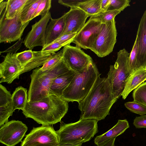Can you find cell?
<instances>
[{"label":"cell","mask_w":146,"mask_h":146,"mask_svg":"<svg viewBox=\"0 0 146 146\" xmlns=\"http://www.w3.org/2000/svg\"><path fill=\"white\" fill-rule=\"evenodd\" d=\"M116 101L107 77L99 75L88 95L78 102L81 112L80 119H104Z\"/></svg>","instance_id":"1"},{"label":"cell","mask_w":146,"mask_h":146,"mask_svg":"<svg viewBox=\"0 0 146 146\" xmlns=\"http://www.w3.org/2000/svg\"><path fill=\"white\" fill-rule=\"evenodd\" d=\"M68 108V102L61 97L50 95L38 101H28L22 113L42 125H49L60 122Z\"/></svg>","instance_id":"2"},{"label":"cell","mask_w":146,"mask_h":146,"mask_svg":"<svg viewBox=\"0 0 146 146\" xmlns=\"http://www.w3.org/2000/svg\"><path fill=\"white\" fill-rule=\"evenodd\" d=\"M38 67L33 70L28 92V101L35 102L50 95V89L54 79L71 70L62 59L49 70L43 71Z\"/></svg>","instance_id":"3"},{"label":"cell","mask_w":146,"mask_h":146,"mask_svg":"<svg viewBox=\"0 0 146 146\" xmlns=\"http://www.w3.org/2000/svg\"><path fill=\"white\" fill-rule=\"evenodd\" d=\"M98 121L86 119L68 123L62 122L59 129L56 131L58 145L82 144L89 141L98 131Z\"/></svg>","instance_id":"4"},{"label":"cell","mask_w":146,"mask_h":146,"mask_svg":"<svg viewBox=\"0 0 146 146\" xmlns=\"http://www.w3.org/2000/svg\"><path fill=\"white\" fill-rule=\"evenodd\" d=\"M100 75L93 61L83 71L77 73L63 92L61 98L67 102H78L88 94Z\"/></svg>","instance_id":"5"},{"label":"cell","mask_w":146,"mask_h":146,"mask_svg":"<svg viewBox=\"0 0 146 146\" xmlns=\"http://www.w3.org/2000/svg\"><path fill=\"white\" fill-rule=\"evenodd\" d=\"M130 53L125 48L117 53V60L114 65H111L107 74L108 79L115 100L121 96L127 80L130 76L129 61Z\"/></svg>","instance_id":"6"},{"label":"cell","mask_w":146,"mask_h":146,"mask_svg":"<svg viewBox=\"0 0 146 146\" xmlns=\"http://www.w3.org/2000/svg\"><path fill=\"white\" fill-rule=\"evenodd\" d=\"M115 23L114 19L103 23L101 31L90 49L99 57H104L113 50L117 34Z\"/></svg>","instance_id":"7"},{"label":"cell","mask_w":146,"mask_h":146,"mask_svg":"<svg viewBox=\"0 0 146 146\" xmlns=\"http://www.w3.org/2000/svg\"><path fill=\"white\" fill-rule=\"evenodd\" d=\"M58 137L51 125L33 127L25 137L21 146H57Z\"/></svg>","instance_id":"8"},{"label":"cell","mask_w":146,"mask_h":146,"mask_svg":"<svg viewBox=\"0 0 146 146\" xmlns=\"http://www.w3.org/2000/svg\"><path fill=\"white\" fill-rule=\"evenodd\" d=\"M103 25L100 21L91 16L77 33L73 43L84 49H91L102 29Z\"/></svg>","instance_id":"9"},{"label":"cell","mask_w":146,"mask_h":146,"mask_svg":"<svg viewBox=\"0 0 146 146\" xmlns=\"http://www.w3.org/2000/svg\"><path fill=\"white\" fill-rule=\"evenodd\" d=\"M62 59L71 70L79 73L93 61L90 56L77 46L67 45L63 48Z\"/></svg>","instance_id":"10"},{"label":"cell","mask_w":146,"mask_h":146,"mask_svg":"<svg viewBox=\"0 0 146 146\" xmlns=\"http://www.w3.org/2000/svg\"><path fill=\"white\" fill-rule=\"evenodd\" d=\"M21 11L14 19H8L5 17L0 22V43H11L21 39L24 31L30 21L25 24L22 22L20 17Z\"/></svg>","instance_id":"11"},{"label":"cell","mask_w":146,"mask_h":146,"mask_svg":"<svg viewBox=\"0 0 146 146\" xmlns=\"http://www.w3.org/2000/svg\"><path fill=\"white\" fill-rule=\"evenodd\" d=\"M27 130V127L21 121H8L1 127L0 142L7 146H15L21 141Z\"/></svg>","instance_id":"12"},{"label":"cell","mask_w":146,"mask_h":146,"mask_svg":"<svg viewBox=\"0 0 146 146\" xmlns=\"http://www.w3.org/2000/svg\"><path fill=\"white\" fill-rule=\"evenodd\" d=\"M51 17L50 12H49L45 15L41 17L39 21L32 26L31 30L23 41L25 46L29 50H32L37 46L42 48L45 46L46 29Z\"/></svg>","instance_id":"13"},{"label":"cell","mask_w":146,"mask_h":146,"mask_svg":"<svg viewBox=\"0 0 146 146\" xmlns=\"http://www.w3.org/2000/svg\"><path fill=\"white\" fill-rule=\"evenodd\" d=\"M17 53H7L0 64V83H11L19 79L22 74L23 68L17 59Z\"/></svg>","instance_id":"14"},{"label":"cell","mask_w":146,"mask_h":146,"mask_svg":"<svg viewBox=\"0 0 146 146\" xmlns=\"http://www.w3.org/2000/svg\"><path fill=\"white\" fill-rule=\"evenodd\" d=\"M65 25L61 35L74 33H77L86 23L90 16L81 9L77 7L70 8L65 13Z\"/></svg>","instance_id":"15"},{"label":"cell","mask_w":146,"mask_h":146,"mask_svg":"<svg viewBox=\"0 0 146 146\" xmlns=\"http://www.w3.org/2000/svg\"><path fill=\"white\" fill-rule=\"evenodd\" d=\"M136 36L138 41L137 58L138 69L146 66V9L141 19Z\"/></svg>","instance_id":"16"},{"label":"cell","mask_w":146,"mask_h":146,"mask_svg":"<svg viewBox=\"0 0 146 146\" xmlns=\"http://www.w3.org/2000/svg\"><path fill=\"white\" fill-rule=\"evenodd\" d=\"M12 95L6 88L0 84V126L8 121V118L15 111L13 109Z\"/></svg>","instance_id":"17"},{"label":"cell","mask_w":146,"mask_h":146,"mask_svg":"<svg viewBox=\"0 0 146 146\" xmlns=\"http://www.w3.org/2000/svg\"><path fill=\"white\" fill-rule=\"evenodd\" d=\"M65 14L56 19L51 18L46 31L45 46L48 45L60 37L64 29Z\"/></svg>","instance_id":"18"},{"label":"cell","mask_w":146,"mask_h":146,"mask_svg":"<svg viewBox=\"0 0 146 146\" xmlns=\"http://www.w3.org/2000/svg\"><path fill=\"white\" fill-rule=\"evenodd\" d=\"M129 127L128 122L126 119L118 120L116 124L111 129L96 136L94 140V143L98 146H101L111 139L123 133Z\"/></svg>","instance_id":"19"},{"label":"cell","mask_w":146,"mask_h":146,"mask_svg":"<svg viewBox=\"0 0 146 146\" xmlns=\"http://www.w3.org/2000/svg\"><path fill=\"white\" fill-rule=\"evenodd\" d=\"M146 81V66L142 67L134 71L127 80L121 96L125 99L129 94Z\"/></svg>","instance_id":"20"},{"label":"cell","mask_w":146,"mask_h":146,"mask_svg":"<svg viewBox=\"0 0 146 146\" xmlns=\"http://www.w3.org/2000/svg\"><path fill=\"white\" fill-rule=\"evenodd\" d=\"M76 72L70 70L54 79L50 89V95L61 97L63 92L71 82Z\"/></svg>","instance_id":"21"},{"label":"cell","mask_w":146,"mask_h":146,"mask_svg":"<svg viewBox=\"0 0 146 146\" xmlns=\"http://www.w3.org/2000/svg\"><path fill=\"white\" fill-rule=\"evenodd\" d=\"M55 52L46 53L39 51H33V56L30 61L23 68L22 74L42 66L52 57Z\"/></svg>","instance_id":"22"},{"label":"cell","mask_w":146,"mask_h":146,"mask_svg":"<svg viewBox=\"0 0 146 146\" xmlns=\"http://www.w3.org/2000/svg\"><path fill=\"white\" fill-rule=\"evenodd\" d=\"M11 99L14 110L23 111L28 101L27 89L22 86L17 87L12 94Z\"/></svg>","instance_id":"23"},{"label":"cell","mask_w":146,"mask_h":146,"mask_svg":"<svg viewBox=\"0 0 146 146\" xmlns=\"http://www.w3.org/2000/svg\"><path fill=\"white\" fill-rule=\"evenodd\" d=\"M27 0H8L5 10V18H15L21 10Z\"/></svg>","instance_id":"24"},{"label":"cell","mask_w":146,"mask_h":146,"mask_svg":"<svg viewBox=\"0 0 146 146\" xmlns=\"http://www.w3.org/2000/svg\"><path fill=\"white\" fill-rule=\"evenodd\" d=\"M41 0H27L20 14V19L23 24L32 20V17Z\"/></svg>","instance_id":"25"},{"label":"cell","mask_w":146,"mask_h":146,"mask_svg":"<svg viewBox=\"0 0 146 146\" xmlns=\"http://www.w3.org/2000/svg\"><path fill=\"white\" fill-rule=\"evenodd\" d=\"M102 0H82L77 8L82 10L90 17L101 12Z\"/></svg>","instance_id":"26"},{"label":"cell","mask_w":146,"mask_h":146,"mask_svg":"<svg viewBox=\"0 0 146 146\" xmlns=\"http://www.w3.org/2000/svg\"><path fill=\"white\" fill-rule=\"evenodd\" d=\"M138 51V41L136 36L133 47L130 53L129 61V71L130 75L138 69L137 56Z\"/></svg>","instance_id":"27"},{"label":"cell","mask_w":146,"mask_h":146,"mask_svg":"<svg viewBox=\"0 0 146 146\" xmlns=\"http://www.w3.org/2000/svg\"><path fill=\"white\" fill-rule=\"evenodd\" d=\"M132 96L134 101L146 106V82L143 83L134 90Z\"/></svg>","instance_id":"28"},{"label":"cell","mask_w":146,"mask_h":146,"mask_svg":"<svg viewBox=\"0 0 146 146\" xmlns=\"http://www.w3.org/2000/svg\"><path fill=\"white\" fill-rule=\"evenodd\" d=\"M121 12L119 10L107 11L101 12L91 16L99 20L102 23H104L115 19V17Z\"/></svg>","instance_id":"29"},{"label":"cell","mask_w":146,"mask_h":146,"mask_svg":"<svg viewBox=\"0 0 146 146\" xmlns=\"http://www.w3.org/2000/svg\"><path fill=\"white\" fill-rule=\"evenodd\" d=\"M51 0H42L32 18V20L39 15L43 16L49 11L51 7Z\"/></svg>","instance_id":"30"},{"label":"cell","mask_w":146,"mask_h":146,"mask_svg":"<svg viewBox=\"0 0 146 146\" xmlns=\"http://www.w3.org/2000/svg\"><path fill=\"white\" fill-rule=\"evenodd\" d=\"M124 105L132 112L141 115L146 114V106L141 104L133 101L125 102Z\"/></svg>","instance_id":"31"},{"label":"cell","mask_w":146,"mask_h":146,"mask_svg":"<svg viewBox=\"0 0 146 146\" xmlns=\"http://www.w3.org/2000/svg\"><path fill=\"white\" fill-rule=\"evenodd\" d=\"M63 48L56 54L40 68V70L43 71L48 70L52 68L57 64L62 59Z\"/></svg>","instance_id":"32"},{"label":"cell","mask_w":146,"mask_h":146,"mask_svg":"<svg viewBox=\"0 0 146 146\" xmlns=\"http://www.w3.org/2000/svg\"><path fill=\"white\" fill-rule=\"evenodd\" d=\"M130 2L129 0H110L107 11L119 10L121 11L130 6Z\"/></svg>","instance_id":"33"},{"label":"cell","mask_w":146,"mask_h":146,"mask_svg":"<svg viewBox=\"0 0 146 146\" xmlns=\"http://www.w3.org/2000/svg\"><path fill=\"white\" fill-rule=\"evenodd\" d=\"M33 56V51L29 50L18 53L17 54V59L23 68L31 60Z\"/></svg>","instance_id":"34"},{"label":"cell","mask_w":146,"mask_h":146,"mask_svg":"<svg viewBox=\"0 0 146 146\" xmlns=\"http://www.w3.org/2000/svg\"><path fill=\"white\" fill-rule=\"evenodd\" d=\"M66 46L64 43L59 42H54L43 47L42 52L46 53H53L58 51L62 47Z\"/></svg>","instance_id":"35"},{"label":"cell","mask_w":146,"mask_h":146,"mask_svg":"<svg viewBox=\"0 0 146 146\" xmlns=\"http://www.w3.org/2000/svg\"><path fill=\"white\" fill-rule=\"evenodd\" d=\"M77 33H71L64 35L56 39L54 42H62L66 45L70 44L73 42Z\"/></svg>","instance_id":"36"},{"label":"cell","mask_w":146,"mask_h":146,"mask_svg":"<svg viewBox=\"0 0 146 146\" xmlns=\"http://www.w3.org/2000/svg\"><path fill=\"white\" fill-rule=\"evenodd\" d=\"M133 125L137 128H146V115L136 117L134 120Z\"/></svg>","instance_id":"37"},{"label":"cell","mask_w":146,"mask_h":146,"mask_svg":"<svg viewBox=\"0 0 146 146\" xmlns=\"http://www.w3.org/2000/svg\"><path fill=\"white\" fill-rule=\"evenodd\" d=\"M23 43V39H21L19 40L7 49L3 51H1L0 53H16V52L20 48Z\"/></svg>","instance_id":"38"},{"label":"cell","mask_w":146,"mask_h":146,"mask_svg":"<svg viewBox=\"0 0 146 146\" xmlns=\"http://www.w3.org/2000/svg\"><path fill=\"white\" fill-rule=\"evenodd\" d=\"M82 0H59L58 3L61 5L70 8L77 7Z\"/></svg>","instance_id":"39"},{"label":"cell","mask_w":146,"mask_h":146,"mask_svg":"<svg viewBox=\"0 0 146 146\" xmlns=\"http://www.w3.org/2000/svg\"><path fill=\"white\" fill-rule=\"evenodd\" d=\"M110 2V0H102L101 5V12L107 11Z\"/></svg>","instance_id":"40"},{"label":"cell","mask_w":146,"mask_h":146,"mask_svg":"<svg viewBox=\"0 0 146 146\" xmlns=\"http://www.w3.org/2000/svg\"><path fill=\"white\" fill-rule=\"evenodd\" d=\"M7 1H3V0H0V14L1 15L5 8H6Z\"/></svg>","instance_id":"41"},{"label":"cell","mask_w":146,"mask_h":146,"mask_svg":"<svg viewBox=\"0 0 146 146\" xmlns=\"http://www.w3.org/2000/svg\"><path fill=\"white\" fill-rule=\"evenodd\" d=\"M115 138L114 137L111 139L101 146H114Z\"/></svg>","instance_id":"42"},{"label":"cell","mask_w":146,"mask_h":146,"mask_svg":"<svg viewBox=\"0 0 146 146\" xmlns=\"http://www.w3.org/2000/svg\"><path fill=\"white\" fill-rule=\"evenodd\" d=\"M82 143L76 144H66L61 145H58L57 146H82Z\"/></svg>","instance_id":"43"}]
</instances>
